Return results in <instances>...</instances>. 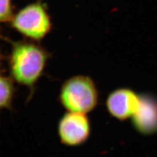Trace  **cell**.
I'll list each match as a JSON object with an SVG mask.
<instances>
[{"label":"cell","instance_id":"6da1fadb","mask_svg":"<svg viewBox=\"0 0 157 157\" xmlns=\"http://www.w3.org/2000/svg\"><path fill=\"white\" fill-rule=\"evenodd\" d=\"M46 62V53L41 48L32 43L17 44L10 61L12 76L19 84L32 86L41 77Z\"/></svg>","mask_w":157,"mask_h":157},{"label":"cell","instance_id":"7a4b0ae2","mask_svg":"<svg viewBox=\"0 0 157 157\" xmlns=\"http://www.w3.org/2000/svg\"><path fill=\"white\" fill-rule=\"evenodd\" d=\"M98 91L94 82L86 75H75L64 82L59 95L67 111L87 114L98 105Z\"/></svg>","mask_w":157,"mask_h":157},{"label":"cell","instance_id":"277c9868","mask_svg":"<svg viewBox=\"0 0 157 157\" xmlns=\"http://www.w3.org/2000/svg\"><path fill=\"white\" fill-rule=\"evenodd\" d=\"M90 122L86 114L67 111L58 122V137L66 146L82 145L90 137Z\"/></svg>","mask_w":157,"mask_h":157},{"label":"cell","instance_id":"5b68a950","mask_svg":"<svg viewBox=\"0 0 157 157\" xmlns=\"http://www.w3.org/2000/svg\"><path fill=\"white\" fill-rule=\"evenodd\" d=\"M140 95L130 88H121L108 95L105 107L109 114L119 121H125L134 116L138 108Z\"/></svg>","mask_w":157,"mask_h":157},{"label":"cell","instance_id":"52a82bcc","mask_svg":"<svg viewBox=\"0 0 157 157\" xmlns=\"http://www.w3.org/2000/svg\"><path fill=\"white\" fill-rule=\"evenodd\" d=\"M14 96V86L9 78L0 73V110L11 105Z\"/></svg>","mask_w":157,"mask_h":157},{"label":"cell","instance_id":"8992f818","mask_svg":"<svg viewBox=\"0 0 157 157\" xmlns=\"http://www.w3.org/2000/svg\"><path fill=\"white\" fill-rule=\"evenodd\" d=\"M136 130L142 135L157 132V98L151 94L140 95L138 108L132 118Z\"/></svg>","mask_w":157,"mask_h":157},{"label":"cell","instance_id":"3957f363","mask_svg":"<svg viewBox=\"0 0 157 157\" xmlns=\"http://www.w3.org/2000/svg\"><path fill=\"white\" fill-rule=\"evenodd\" d=\"M12 25L23 36L34 40L45 37L50 32L51 21L42 4L34 3L22 8L13 17Z\"/></svg>","mask_w":157,"mask_h":157},{"label":"cell","instance_id":"ba28073f","mask_svg":"<svg viewBox=\"0 0 157 157\" xmlns=\"http://www.w3.org/2000/svg\"><path fill=\"white\" fill-rule=\"evenodd\" d=\"M12 18L11 0H0V22L8 21Z\"/></svg>","mask_w":157,"mask_h":157}]
</instances>
